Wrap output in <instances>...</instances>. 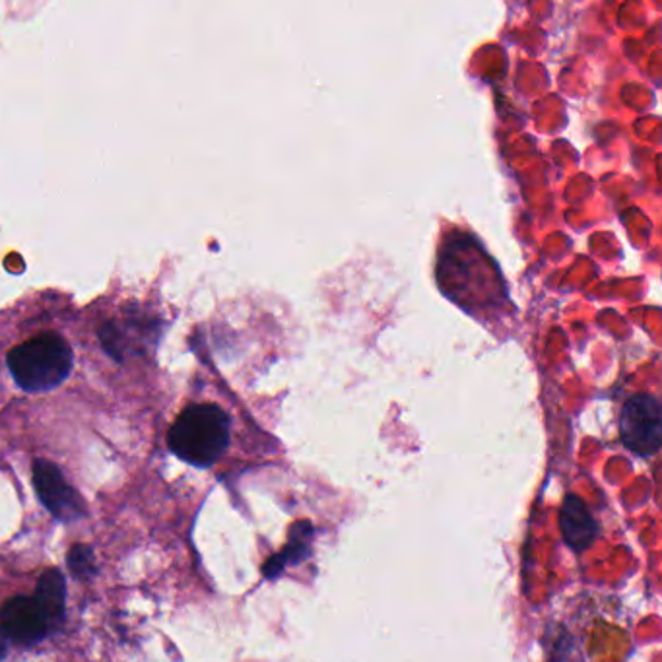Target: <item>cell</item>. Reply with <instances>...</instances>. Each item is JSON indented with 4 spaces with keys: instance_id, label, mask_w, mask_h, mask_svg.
Returning a JSON list of instances; mask_svg holds the SVG:
<instances>
[{
    "instance_id": "7",
    "label": "cell",
    "mask_w": 662,
    "mask_h": 662,
    "mask_svg": "<svg viewBox=\"0 0 662 662\" xmlns=\"http://www.w3.org/2000/svg\"><path fill=\"white\" fill-rule=\"evenodd\" d=\"M65 596L67 586L59 569H49L43 573L37 589H35V601L42 606L45 618L49 621L52 629L59 628L65 618Z\"/></svg>"
},
{
    "instance_id": "8",
    "label": "cell",
    "mask_w": 662,
    "mask_h": 662,
    "mask_svg": "<svg viewBox=\"0 0 662 662\" xmlns=\"http://www.w3.org/2000/svg\"><path fill=\"white\" fill-rule=\"evenodd\" d=\"M68 566H70V571H72V575H75V578H94V552H92L88 546L77 544V546H72V550H70V553H68Z\"/></svg>"
},
{
    "instance_id": "1",
    "label": "cell",
    "mask_w": 662,
    "mask_h": 662,
    "mask_svg": "<svg viewBox=\"0 0 662 662\" xmlns=\"http://www.w3.org/2000/svg\"><path fill=\"white\" fill-rule=\"evenodd\" d=\"M231 420L218 404L185 408L170 430V449L193 467H213L230 445Z\"/></svg>"
},
{
    "instance_id": "4",
    "label": "cell",
    "mask_w": 662,
    "mask_h": 662,
    "mask_svg": "<svg viewBox=\"0 0 662 662\" xmlns=\"http://www.w3.org/2000/svg\"><path fill=\"white\" fill-rule=\"evenodd\" d=\"M35 492L53 517L70 523L85 515L84 500L68 484L59 468L47 460L34 463Z\"/></svg>"
},
{
    "instance_id": "6",
    "label": "cell",
    "mask_w": 662,
    "mask_h": 662,
    "mask_svg": "<svg viewBox=\"0 0 662 662\" xmlns=\"http://www.w3.org/2000/svg\"><path fill=\"white\" fill-rule=\"evenodd\" d=\"M560 528L563 540L571 550H589L598 536V525L585 501L579 495H568L560 511Z\"/></svg>"
},
{
    "instance_id": "9",
    "label": "cell",
    "mask_w": 662,
    "mask_h": 662,
    "mask_svg": "<svg viewBox=\"0 0 662 662\" xmlns=\"http://www.w3.org/2000/svg\"><path fill=\"white\" fill-rule=\"evenodd\" d=\"M7 653H9V637L0 628V661L7 657Z\"/></svg>"
},
{
    "instance_id": "3",
    "label": "cell",
    "mask_w": 662,
    "mask_h": 662,
    "mask_svg": "<svg viewBox=\"0 0 662 662\" xmlns=\"http://www.w3.org/2000/svg\"><path fill=\"white\" fill-rule=\"evenodd\" d=\"M661 404L653 395L639 392L624 404L620 414L621 443L639 457H653L661 449Z\"/></svg>"
},
{
    "instance_id": "5",
    "label": "cell",
    "mask_w": 662,
    "mask_h": 662,
    "mask_svg": "<svg viewBox=\"0 0 662 662\" xmlns=\"http://www.w3.org/2000/svg\"><path fill=\"white\" fill-rule=\"evenodd\" d=\"M2 631L18 646H35L52 631L42 606L32 596H18L2 606Z\"/></svg>"
},
{
    "instance_id": "2",
    "label": "cell",
    "mask_w": 662,
    "mask_h": 662,
    "mask_svg": "<svg viewBox=\"0 0 662 662\" xmlns=\"http://www.w3.org/2000/svg\"><path fill=\"white\" fill-rule=\"evenodd\" d=\"M10 374L27 392L52 391L67 379L75 356L67 340L57 332H43L10 350Z\"/></svg>"
}]
</instances>
